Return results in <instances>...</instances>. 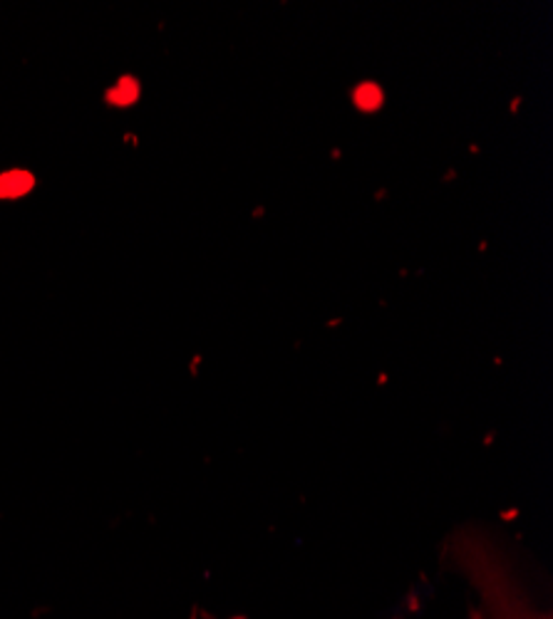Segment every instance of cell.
I'll use <instances>...</instances> for the list:
<instances>
[{
    "instance_id": "obj_1",
    "label": "cell",
    "mask_w": 553,
    "mask_h": 619,
    "mask_svg": "<svg viewBox=\"0 0 553 619\" xmlns=\"http://www.w3.org/2000/svg\"><path fill=\"white\" fill-rule=\"evenodd\" d=\"M484 593L492 619H549L533 615L527 603H514V599L507 595V589H504V585H499L497 579H486Z\"/></svg>"
},
{
    "instance_id": "obj_2",
    "label": "cell",
    "mask_w": 553,
    "mask_h": 619,
    "mask_svg": "<svg viewBox=\"0 0 553 619\" xmlns=\"http://www.w3.org/2000/svg\"><path fill=\"white\" fill-rule=\"evenodd\" d=\"M35 179L27 171H8L0 177V199H18L33 189Z\"/></svg>"
},
{
    "instance_id": "obj_3",
    "label": "cell",
    "mask_w": 553,
    "mask_h": 619,
    "mask_svg": "<svg viewBox=\"0 0 553 619\" xmlns=\"http://www.w3.org/2000/svg\"><path fill=\"white\" fill-rule=\"evenodd\" d=\"M139 97V87L135 80H122L114 90L110 92V102L114 104H122V108H127Z\"/></svg>"
},
{
    "instance_id": "obj_4",
    "label": "cell",
    "mask_w": 553,
    "mask_h": 619,
    "mask_svg": "<svg viewBox=\"0 0 553 619\" xmlns=\"http://www.w3.org/2000/svg\"><path fill=\"white\" fill-rule=\"evenodd\" d=\"M383 102V92L377 90L375 85H365L358 90V104L362 110H375Z\"/></svg>"
}]
</instances>
